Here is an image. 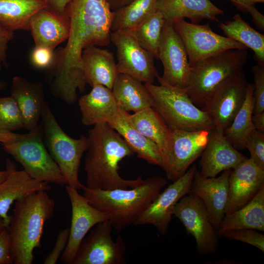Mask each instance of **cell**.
<instances>
[{"instance_id":"1","label":"cell","mask_w":264,"mask_h":264,"mask_svg":"<svg viewBox=\"0 0 264 264\" xmlns=\"http://www.w3.org/2000/svg\"><path fill=\"white\" fill-rule=\"evenodd\" d=\"M70 30L66 46L60 52L51 83V92L66 103L77 100V90L85 89L82 55L94 46L110 43L113 11L106 0H71L66 8Z\"/></svg>"},{"instance_id":"2","label":"cell","mask_w":264,"mask_h":264,"mask_svg":"<svg viewBox=\"0 0 264 264\" xmlns=\"http://www.w3.org/2000/svg\"><path fill=\"white\" fill-rule=\"evenodd\" d=\"M93 126L88 132V146L85 161L86 187L110 190L140 185L144 180L142 176L125 179L118 173L120 161L134 154L127 142L106 122Z\"/></svg>"},{"instance_id":"3","label":"cell","mask_w":264,"mask_h":264,"mask_svg":"<svg viewBox=\"0 0 264 264\" xmlns=\"http://www.w3.org/2000/svg\"><path fill=\"white\" fill-rule=\"evenodd\" d=\"M54 207V200L44 190L15 201L6 228L13 264H32L34 251L42 247L44 226L52 217Z\"/></svg>"},{"instance_id":"4","label":"cell","mask_w":264,"mask_h":264,"mask_svg":"<svg viewBox=\"0 0 264 264\" xmlns=\"http://www.w3.org/2000/svg\"><path fill=\"white\" fill-rule=\"evenodd\" d=\"M167 183L164 177L154 176L130 189H91L85 186L83 196L92 206L107 214L112 227L120 232L135 223Z\"/></svg>"},{"instance_id":"5","label":"cell","mask_w":264,"mask_h":264,"mask_svg":"<svg viewBox=\"0 0 264 264\" xmlns=\"http://www.w3.org/2000/svg\"><path fill=\"white\" fill-rule=\"evenodd\" d=\"M246 48L224 51L191 66L184 89L193 103L205 111L217 92L240 73L247 61Z\"/></svg>"},{"instance_id":"6","label":"cell","mask_w":264,"mask_h":264,"mask_svg":"<svg viewBox=\"0 0 264 264\" xmlns=\"http://www.w3.org/2000/svg\"><path fill=\"white\" fill-rule=\"evenodd\" d=\"M156 78L160 85H144L153 99V108L169 127L187 131L214 129L209 114L193 103L184 89L167 84L159 75Z\"/></svg>"},{"instance_id":"7","label":"cell","mask_w":264,"mask_h":264,"mask_svg":"<svg viewBox=\"0 0 264 264\" xmlns=\"http://www.w3.org/2000/svg\"><path fill=\"white\" fill-rule=\"evenodd\" d=\"M43 138L51 156L65 178L67 185L77 190L83 189L78 172L81 159L88 146V136L78 139L68 135L58 124L49 105L45 101L41 114Z\"/></svg>"},{"instance_id":"8","label":"cell","mask_w":264,"mask_h":264,"mask_svg":"<svg viewBox=\"0 0 264 264\" xmlns=\"http://www.w3.org/2000/svg\"><path fill=\"white\" fill-rule=\"evenodd\" d=\"M41 125L23 139L0 143L3 149L23 167L32 178L42 182L66 185L67 182L46 149Z\"/></svg>"},{"instance_id":"9","label":"cell","mask_w":264,"mask_h":264,"mask_svg":"<svg viewBox=\"0 0 264 264\" xmlns=\"http://www.w3.org/2000/svg\"><path fill=\"white\" fill-rule=\"evenodd\" d=\"M169 128L170 137L161 168L167 178L174 181L201 156L212 129L187 131Z\"/></svg>"},{"instance_id":"10","label":"cell","mask_w":264,"mask_h":264,"mask_svg":"<svg viewBox=\"0 0 264 264\" xmlns=\"http://www.w3.org/2000/svg\"><path fill=\"white\" fill-rule=\"evenodd\" d=\"M173 215L184 226L188 235L196 242L199 255L215 254L219 246V235L209 218L203 201L198 197L188 194L176 204Z\"/></svg>"},{"instance_id":"11","label":"cell","mask_w":264,"mask_h":264,"mask_svg":"<svg viewBox=\"0 0 264 264\" xmlns=\"http://www.w3.org/2000/svg\"><path fill=\"white\" fill-rule=\"evenodd\" d=\"M110 39L116 49L118 74L128 75L145 84H153L158 75L154 58L140 45L132 30L111 32Z\"/></svg>"},{"instance_id":"12","label":"cell","mask_w":264,"mask_h":264,"mask_svg":"<svg viewBox=\"0 0 264 264\" xmlns=\"http://www.w3.org/2000/svg\"><path fill=\"white\" fill-rule=\"evenodd\" d=\"M173 26L184 44L191 66L225 50L246 48L240 43L214 32L209 23L200 25L182 19Z\"/></svg>"},{"instance_id":"13","label":"cell","mask_w":264,"mask_h":264,"mask_svg":"<svg viewBox=\"0 0 264 264\" xmlns=\"http://www.w3.org/2000/svg\"><path fill=\"white\" fill-rule=\"evenodd\" d=\"M109 220L101 222L82 242L72 264H124L126 246L122 237L114 241Z\"/></svg>"},{"instance_id":"14","label":"cell","mask_w":264,"mask_h":264,"mask_svg":"<svg viewBox=\"0 0 264 264\" xmlns=\"http://www.w3.org/2000/svg\"><path fill=\"white\" fill-rule=\"evenodd\" d=\"M198 169L193 164L186 173L160 193L142 213L134 224H151L164 235L172 220L173 211L177 202L189 192Z\"/></svg>"},{"instance_id":"15","label":"cell","mask_w":264,"mask_h":264,"mask_svg":"<svg viewBox=\"0 0 264 264\" xmlns=\"http://www.w3.org/2000/svg\"><path fill=\"white\" fill-rule=\"evenodd\" d=\"M71 206L69 236L61 259L66 264H72L78 248L90 229L97 224L109 220L103 212L92 206L75 188L66 185Z\"/></svg>"},{"instance_id":"16","label":"cell","mask_w":264,"mask_h":264,"mask_svg":"<svg viewBox=\"0 0 264 264\" xmlns=\"http://www.w3.org/2000/svg\"><path fill=\"white\" fill-rule=\"evenodd\" d=\"M158 59L163 67V75L160 78L172 87L185 89L191 66L182 39L173 24L166 22L162 29Z\"/></svg>"},{"instance_id":"17","label":"cell","mask_w":264,"mask_h":264,"mask_svg":"<svg viewBox=\"0 0 264 264\" xmlns=\"http://www.w3.org/2000/svg\"><path fill=\"white\" fill-rule=\"evenodd\" d=\"M264 186V169L248 157L230 170L225 215L248 203Z\"/></svg>"},{"instance_id":"18","label":"cell","mask_w":264,"mask_h":264,"mask_svg":"<svg viewBox=\"0 0 264 264\" xmlns=\"http://www.w3.org/2000/svg\"><path fill=\"white\" fill-rule=\"evenodd\" d=\"M248 84L242 72L216 94L205 110L212 119L214 130L223 132L231 124L245 100Z\"/></svg>"},{"instance_id":"19","label":"cell","mask_w":264,"mask_h":264,"mask_svg":"<svg viewBox=\"0 0 264 264\" xmlns=\"http://www.w3.org/2000/svg\"><path fill=\"white\" fill-rule=\"evenodd\" d=\"M230 170L224 171L220 176L212 177H205L197 170L188 193L203 201L210 220L217 230L225 215Z\"/></svg>"},{"instance_id":"20","label":"cell","mask_w":264,"mask_h":264,"mask_svg":"<svg viewBox=\"0 0 264 264\" xmlns=\"http://www.w3.org/2000/svg\"><path fill=\"white\" fill-rule=\"evenodd\" d=\"M200 173L206 177L236 167L247 159L225 138L223 132L212 129L208 143L201 155Z\"/></svg>"},{"instance_id":"21","label":"cell","mask_w":264,"mask_h":264,"mask_svg":"<svg viewBox=\"0 0 264 264\" xmlns=\"http://www.w3.org/2000/svg\"><path fill=\"white\" fill-rule=\"evenodd\" d=\"M9 173L0 184V216L7 227L10 216L8 212L14 202L23 198L39 191H49V183L37 180L30 176L23 170H17L15 164L7 159L6 163Z\"/></svg>"},{"instance_id":"22","label":"cell","mask_w":264,"mask_h":264,"mask_svg":"<svg viewBox=\"0 0 264 264\" xmlns=\"http://www.w3.org/2000/svg\"><path fill=\"white\" fill-rule=\"evenodd\" d=\"M28 30L35 46H44L54 50L68 37L69 18L66 10L65 14H60L47 7L31 18Z\"/></svg>"},{"instance_id":"23","label":"cell","mask_w":264,"mask_h":264,"mask_svg":"<svg viewBox=\"0 0 264 264\" xmlns=\"http://www.w3.org/2000/svg\"><path fill=\"white\" fill-rule=\"evenodd\" d=\"M130 115L119 107L106 123L123 137L139 158L161 168L163 159L159 147L138 131Z\"/></svg>"},{"instance_id":"24","label":"cell","mask_w":264,"mask_h":264,"mask_svg":"<svg viewBox=\"0 0 264 264\" xmlns=\"http://www.w3.org/2000/svg\"><path fill=\"white\" fill-rule=\"evenodd\" d=\"M10 95L16 101L21 112L23 129L30 131L37 127L45 102L43 84L15 76L12 79Z\"/></svg>"},{"instance_id":"25","label":"cell","mask_w":264,"mask_h":264,"mask_svg":"<svg viewBox=\"0 0 264 264\" xmlns=\"http://www.w3.org/2000/svg\"><path fill=\"white\" fill-rule=\"evenodd\" d=\"M156 9L162 13L165 22L172 24L185 18L196 24L203 20L216 21L224 14L210 0H157Z\"/></svg>"},{"instance_id":"26","label":"cell","mask_w":264,"mask_h":264,"mask_svg":"<svg viewBox=\"0 0 264 264\" xmlns=\"http://www.w3.org/2000/svg\"><path fill=\"white\" fill-rule=\"evenodd\" d=\"M84 78L91 87L101 85L112 89L118 75L113 53L96 46L85 49L82 55Z\"/></svg>"},{"instance_id":"27","label":"cell","mask_w":264,"mask_h":264,"mask_svg":"<svg viewBox=\"0 0 264 264\" xmlns=\"http://www.w3.org/2000/svg\"><path fill=\"white\" fill-rule=\"evenodd\" d=\"M88 94L81 97L79 106L84 125L94 126L106 122L118 110L111 89L101 85H95Z\"/></svg>"},{"instance_id":"28","label":"cell","mask_w":264,"mask_h":264,"mask_svg":"<svg viewBox=\"0 0 264 264\" xmlns=\"http://www.w3.org/2000/svg\"><path fill=\"white\" fill-rule=\"evenodd\" d=\"M242 229L264 231V186L244 206L225 215L217 233L221 237L225 232Z\"/></svg>"},{"instance_id":"29","label":"cell","mask_w":264,"mask_h":264,"mask_svg":"<svg viewBox=\"0 0 264 264\" xmlns=\"http://www.w3.org/2000/svg\"><path fill=\"white\" fill-rule=\"evenodd\" d=\"M111 91L118 106L124 110L134 113L153 107L154 100L142 82L124 74H119Z\"/></svg>"},{"instance_id":"30","label":"cell","mask_w":264,"mask_h":264,"mask_svg":"<svg viewBox=\"0 0 264 264\" xmlns=\"http://www.w3.org/2000/svg\"><path fill=\"white\" fill-rule=\"evenodd\" d=\"M47 7L44 0H0V22L13 31L28 30L31 18Z\"/></svg>"},{"instance_id":"31","label":"cell","mask_w":264,"mask_h":264,"mask_svg":"<svg viewBox=\"0 0 264 264\" xmlns=\"http://www.w3.org/2000/svg\"><path fill=\"white\" fill-rule=\"evenodd\" d=\"M218 26L226 37L252 49L257 64L264 66L263 34L253 28L239 14H236L231 21L219 23Z\"/></svg>"},{"instance_id":"32","label":"cell","mask_w":264,"mask_h":264,"mask_svg":"<svg viewBox=\"0 0 264 264\" xmlns=\"http://www.w3.org/2000/svg\"><path fill=\"white\" fill-rule=\"evenodd\" d=\"M130 116L138 131L158 146L163 159L168 144L170 128L153 107L134 113Z\"/></svg>"},{"instance_id":"33","label":"cell","mask_w":264,"mask_h":264,"mask_svg":"<svg viewBox=\"0 0 264 264\" xmlns=\"http://www.w3.org/2000/svg\"><path fill=\"white\" fill-rule=\"evenodd\" d=\"M253 90V84H248L242 106L231 124L223 132L225 138L238 150L245 149V139L255 129L252 121L255 104Z\"/></svg>"},{"instance_id":"34","label":"cell","mask_w":264,"mask_h":264,"mask_svg":"<svg viewBox=\"0 0 264 264\" xmlns=\"http://www.w3.org/2000/svg\"><path fill=\"white\" fill-rule=\"evenodd\" d=\"M157 0H132L128 4L113 11L111 31L132 30L157 10Z\"/></svg>"},{"instance_id":"35","label":"cell","mask_w":264,"mask_h":264,"mask_svg":"<svg viewBox=\"0 0 264 264\" xmlns=\"http://www.w3.org/2000/svg\"><path fill=\"white\" fill-rule=\"evenodd\" d=\"M165 22L163 14L157 10L132 30L140 45L157 59H158L162 31Z\"/></svg>"},{"instance_id":"36","label":"cell","mask_w":264,"mask_h":264,"mask_svg":"<svg viewBox=\"0 0 264 264\" xmlns=\"http://www.w3.org/2000/svg\"><path fill=\"white\" fill-rule=\"evenodd\" d=\"M23 128L22 114L14 98L0 97V130L13 132Z\"/></svg>"},{"instance_id":"37","label":"cell","mask_w":264,"mask_h":264,"mask_svg":"<svg viewBox=\"0 0 264 264\" xmlns=\"http://www.w3.org/2000/svg\"><path fill=\"white\" fill-rule=\"evenodd\" d=\"M250 158L259 167L264 169V132L256 129L247 135L244 143Z\"/></svg>"},{"instance_id":"38","label":"cell","mask_w":264,"mask_h":264,"mask_svg":"<svg viewBox=\"0 0 264 264\" xmlns=\"http://www.w3.org/2000/svg\"><path fill=\"white\" fill-rule=\"evenodd\" d=\"M222 236L230 240L247 243L264 252V235L258 230L251 229L233 230L225 232L222 234Z\"/></svg>"},{"instance_id":"39","label":"cell","mask_w":264,"mask_h":264,"mask_svg":"<svg viewBox=\"0 0 264 264\" xmlns=\"http://www.w3.org/2000/svg\"><path fill=\"white\" fill-rule=\"evenodd\" d=\"M254 77L255 104L253 114L264 112V66L257 64L252 69Z\"/></svg>"},{"instance_id":"40","label":"cell","mask_w":264,"mask_h":264,"mask_svg":"<svg viewBox=\"0 0 264 264\" xmlns=\"http://www.w3.org/2000/svg\"><path fill=\"white\" fill-rule=\"evenodd\" d=\"M69 228L59 231L54 247L44 262V264H55L61 257L67 244Z\"/></svg>"},{"instance_id":"41","label":"cell","mask_w":264,"mask_h":264,"mask_svg":"<svg viewBox=\"0 0 264 264\" xmlns=\"http://www.w3.org/2000/svg\"><path fill=\"white\" fill-rule=\"evenodd\" d=\"M53 50L44 46H35L31 56L33 65L40 68L48 67L54 61Z\"/></svg>"},{"instance_id":"42","label":"cell","mask_w":264,"mask_h":264,"mask_svg":"<svg viewBox=\"0 0 264 264\" xmlns=\"http://www.w3.org/2000/svg\"><path fill=\"white\" fill-rule=\"evenodd\" d=\"M13 38L14 31L0 22V70L2 65L7 66L8 44Z\"/></svg>"},{"instance_id":"43","label":"cell","mask_w":264,"mask_h":264,"mask_svg":"<svg viewBox=\"0 0 264 264\" xmlns=\"http://www.w3.org/2000/svg\"><path fill=\"white\" fill-rule=\"evenodd\" d=\"M13 264L8 232L5 228L0 232V264Z\"/></svg>"},{"instance_id":"44","label":"cell","mask_w":264,"mask_h":264,"mask_svg":"<svg viewBox=\"0 0 264 264\" xmlns=\"http://www.w3.org/2000/svg\"><path fill=\"white\" fill-rule=\"evenodd\" d=\"M246 12L249 13L251 16L252 21L256 26L260 30H264V16L260 13L254 5L249 6Z\"/></svg>"},{"instance_id":"45","label":"cell","mask_w":264,"mask_h":264,"mask_svg":"<svg viewBox=\"0 0 264 264\" xmlns=\"http://www.w3.org/2000/svg\"><path fill=\"white\" fill-rule=\"evenodd\" d=\"M28 133L19 134L12 132L0 130V143L16 141L24 138Z\"/></svg>"},{"instance_id":"46","label":"cell","mask_w":264,"mask_h":264,"mask_svg":"<svg viewBox=\"0 0 264 264\" xmlns=\"http://www.w3.org/2000/svg\"><path fill=\"white\" fill-rule=\"evenodd\" d=\"M70 1L71 0H50L48 7L60 14H64Z\"/></svg>"},{"instance_id":"47","label":"cell","mask_w":264,"mask_h":264,"mask_svg":"<svg viewBox=\"0 0 264 264\" xmlns=\"http://www.w3.org/2000/svg\"><path fill=\"white\" fill-rule=\"evenodd\" d=\"M233 3L240 10L246 12L247 8L257 3L264 2V0H228Z\"/></svg>"},{"instance_id":"48","label":"cell","mask_w":264,"mask_h":264,"mask_svg":"<svg viewBox=\"0 0 264 264\" xmlns=\"http://www.w3.org/2000/svg\"><path fill=\"white\" fill-rule=\"evenodd\" d=\"M252 121L255 129L264 132V112L253 114Z\"/></svg>"},{"instance_id":"49","label":"cell","mask_w":264,"mask_h":264,"mask_svg":"<svg viewBox=\"0 0 264 264\" xmlns=\"http://www.w3.org/2000/svg\"><path fill=\"white\" fill-rule=\"evenodd\" d=\"M132 0H106L112 11H115L130 3Z\"/></svg>"},{"instance_id":"50","label":"cell","mask_w":264,"mask_h":264,"mask_svg":"<svg viewBox=\"0 0 264 264\" xmlns=\"http://www.w3.org/2000/svg\"><path fill=\"white\" fill-rule=\"evenodd\" d=\"M6 167V168L4 171H0V184L6 178L9 173V170L8 168Z\"/></svg>"},{"instance_id":"51","label":"cell","mask_w":264,"mask_h":264,"mask_svg":"<svg viewBox=\"0 0 264 264\" xmlns=\"http://www.w3.org/2000/svg\"><path fill=\"white\" fill-rule=\"evenodd\" d=\"M7 228V226L3 220L0 216V232Z\"/></svg>"},{"instance_id":"52","label":"cell","mask_w":264,"mask_h":264,"mask_svg":"<svg viewBox=\"0 0 264 264\" xmlns=\"http://www.w3.org/2000/svg\"><path fill=\"white\" fill-rule=\"evenodd\" d=\"M7 86V83L5 81H0V91L5 89Z\"/></svg>"},{"instance_id":"53","label":"cell","mask_w":264,"mask_h":264,"mask_svg":"<svg viewBox=\"0 0 264 264\" xmlns=\"http://www.w3.org/2000/svg\"><path fill=\"white\" fill-rule=\"evenodd\" d=\"M44 0L47 3V4L48 5V3H49V2L50 0Z\"/></svg>"}]
</instances>
